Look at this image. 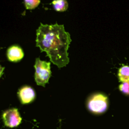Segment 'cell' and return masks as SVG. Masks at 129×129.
Returning <instances> with one entry per match:
<instances>
[{
	"mask_svg": "<svg viewBox=\"0 0 129 129\" xmlns=\"http://www.w3.org/2000/svg\"><path fill=\"white\" fill-rule=\"evenodd\" d=\"M71 42L70 34L66 32L64 25L40 24L37 30V46L45 51L53 64L59 68L69 62L68 50Z\"/></svg>",
	"mask_w": 129,
	"mask_h": 129,
	"instance_id": "1",
	"label": "cell"
},
{
	"mask_svg": "<svg viewBox=\"0 0 129 129\" xmlns=\"http://www.w3.org/2000/svg\"><path fill=\"white\" fill-rule=\"evenodd\" d=\"M35 80L37 85L45 86L51 76L50 63L42 61L39 58L35 60Z\"/></svg>",
	"mask_w": 129,
	"mask_h": 129,
	"instance_id": "2",
	"label": "cell"
},
{
	"mask_svg": "<svg viewBox=\"0 0 129 129\" xmlns=\"http://www.w3.org/2000/svg\"><path fill=\"white\" fill-rule=\"evenodd\" d=\"M108 97L102 93H96L89 97L87 102L88 110L94 114H100L107 110Z\"/></svg>",
	"mask_w": 129,
	"mask_h": 129,
	"instance_id": "3",
	"label": "cell"
},
{
	"mask_svg": "<svg viewBox=\"0 0 129 129\" xmlns=\"http://www.w3.org/2000/svg\"><path fill=\"white\" fill-rule=\"evenodd\" d=\"M5 125L10 128L18 127L21 122V118L16 108H11L5 111L2 115Z\"/></svg>",
	"mask_w": 129,
	"mask_h": 129,
	"instance_id": "4",
	"label": "cell"
},
{
	"mask_svg": "<svg viewBox=\"0 0 129 129\" xmlns=\"http://www.w3.org/2000/svg\"><path fill=\"white\" fill-rule=\"evenodd\" d=\"M18 97L22 104H27L33 102L35 98V91L30 86H23L18 91Z\"/></svg>",
	"mask_w": 129,
	"mask_h": 129,
	"instance_id": "5",
	"label": "cell"
},
{
	"mask_svg": "<svg viewBox=\"0 0 129 129\" xmlns=\"http://www.w3.org/2000/svg\"><path fill=\"white\" fill-rule=\"evenodd\" d=\"M24 56V54L21 48L17 45L10 47L7 51V57L9 60L11 62L20 61Z\"/></svg>",
	"mask_w": 129,
	"mask_h": 129,
	"instance_id": "6",
	"label": "cell"
},
{
	"mask_svg": "<svg viewBox=\"0 0 129 129\" xmlns=\"http://www.w3.org/2000/svg\"><path fill=\"white\" fill-rule=\"evenodd\" d=\"M118 78L122 83H129V66H123L118 71Z\"/></svg>",
	"mask_w": 129,
	"mask_h": 129,
	"instance_id": "7",
	"label": "cell"
},
{
	"mask_svg": "<svg viewBox=\"0 0 129 129\" xmlns=\"http://www.w3.org/2000/svg\"><path fill=\"white\" fill-rule=\"evenodd\" d=\"M52 5L54 10L57 11H65L68 8V3L66 0H54Z\"/></svg>",
	"mask_w": 129,
	"mask_h": 129,
	"instance_id": "8",
	"label": "cell"
},
{
	"mask_svg": "<svg viewBox=\"0 0 129 129\" xmlns=\"http://www.w3.org/2000/svg\"><path fill=\"white\" fill-rule=\"evenodd\" d=\"M40 3V0H24V4L27 10H33Z\"/></svg>",
	"mask_w": 129,
	"mask_h": 129,
	"instance_id": "9",
	"label": "cell"
},
{
	"mask_svg": "<svg viewBox=\"0 0 129 129\" xmlns=\"http://www.w3.org/2000/svg\"><path fill=\"white\" fill-rule=\"evenodd\" d=\"M119 89L123 93L129 95V83H122L119 86Z\"/></svg>",
	"mask_w": 129,
	"mask_h": 129,
	"instance_id": "10",
	"label": "cell"
},
{
	"mask_svg": "<svg viewBox=\"0 0 129 129\" xmlns=\"http://www.w3.org/2000/svg\"><path fill=\"white\" fill-rule=\"evenodd\" d=\"M3 70H4V68H3V67H1V66H0V78H1V76H2Z\"/></svg>",
	"mask_w": 129,
	"mask_h": 129,
	"instance_id": "11",
	"label": "cell"
}]
</instances>
